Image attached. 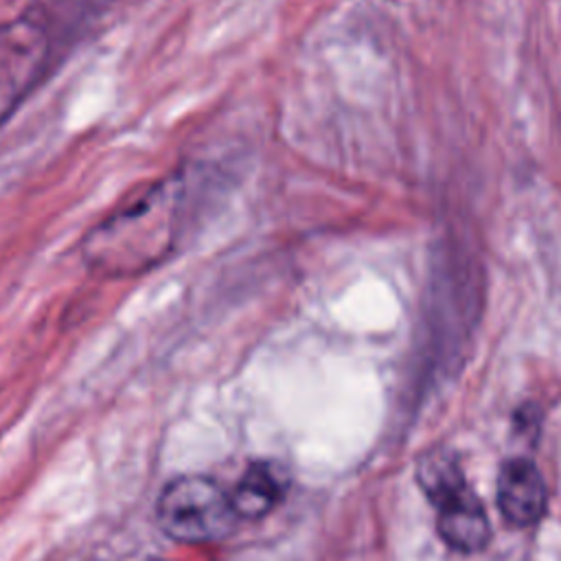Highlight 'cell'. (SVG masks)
Segmentation results:
<instances>
[{"mask_svg": "<svg viewBox=\"0 0 561 561\" xmlns=\"http://www.w3.org/2000/svg\"><path fill=\"white\" fill-rule=\"evenodd\" d=\"M280 497L283 484L270 465H252L230 493L237 515L245 519L263 517L280 502Z\"/></svg>", "mask_w": 561, "mask_h": 561, "instance_id": "obj_5", "label": "cell"}, {"mask_svg": "<svg viewBox=\"0 0 561 561\" xmlns=\"http://www.w3.org/2000/svg\"><path fill=\"white\" fill-rule=\"evenodd\" d=\"M158 526L180 543H210L228 537L237 526V511L215 480L180 476L171 480L156 504Z\"/></svg>", "mask_w": 561, "mask_h": 561, "instance_id": "obj_2", "label": "cell"}, {"mask_svg": "<svg viewBox=\"0 0 561 561\" xmlns=\"http://www.w3.org/2000/svg\"><path fill=\"white\" fill-rule=\"evenodd\" d=\"M421 486L438 508V533L460 552H478L491 539V526L478 497L447 456H430L419 471Z\"/></svg>", "mask_w": 561, "mask_h": 561, "instance_id": "obj_3", "label": "cell"}, {"mask_svg": "<svg viewBox=\"0 0 561 561\" xmlns=\"http://www.w3.org/2000/svg\"><path fill=\"white\" fill-rule=\"evenodd\" d=\"M546 484L539 469L526 458L508 460L497 478V506L513 526H533L546 511Z\"/></svg>", "mask_w": 561, "mask_h": 561, "instance_id": "obj_4", "label": "cell"}, {"mask_svg": "<svg viewBox=\"0 0 561 561\" xmlns=\"http://www.w3.org/2000/svg\"><path fill=\"white\" fill-rule=\"evenodd\" d=\"M162 193H151L103 221L85 239V261L105 276H134L153 267L171 245Z\"/></svg>", "mask_w": 561, "mask_h": 561, "instance_id": "obj_1", "label": "cell"}]
</instances>
